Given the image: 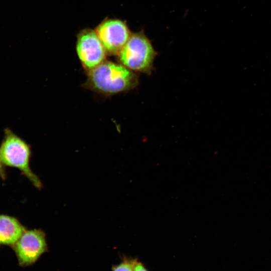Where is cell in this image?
<instances>
[{"instance_id": "30bf717a", "label": "cell", "mask_w": 271, "mask_h": 271, "mask_svg": "<svg viewBox=\"0 0 271 271\" xmlns=\"http://www.w3.org/2000/svg\"><path fill=\"white\" fill-rule=\"evenodd\" d=\"M133 271H148L145 266L140 262L137 261L134 267Z\"/></svg>"}, {"instance_id": "9c48e42d", "label": "cell", "mask_w": 271, "mask_h": 271, "mask_svg": "<svg viewBox=\"0 0 271 271\" xmlns=\"http://www.w3.org/2000/svg\"><path fill=\"white\" fill-rule=\"evenodd\" d=\"M0 177L3 180H5L7 177L5 168L4 164H3L1 160V158H0Z\"/></svg>"}, {"instance_id": "8fae6325", "label": "cell", "mask_w": 271, "mask_h": 271, "mask_svg": "<svg viewBox=\"0 0 271 271\" xmlns=\"http://www.w3.org/2000/svg\"></svg>"}, {"instance_id": "6da1fadb", "label": "cell", "mask_w": 271, "mask_h": 271, "mask_svg": "<svg viewBox=\"0 0 271 271\" xmlns=\"http://www.w3.org/2000/svg\"><path fill=\"white\" fill-rule=\"evenodd\" d=\"M87 72L83 86L105 95L130 90L138 84L137 74L120 63L105 60Z\"/></svg>"}, {"instance_id": "ba28073f", "label": "cell", "mask_w": 271, "mask_h": 271, "mask_svg": "<svg viewBox=\"0 0 271 271\" xmlns=\"http://www.w3.org/2000/svg\"><path fill=\"white\" fill-rule=\"evenodd\" d=\"M137 262L136 259H126L116 266L113 271H133Z\"/></svg>"}, {"instance_id": "277c9868", "label": "cell", "mask_w": 271, "mask_h": 271, "mask_svg": "<svg viewBox=\"0 0 271 271\" xmlns=\"http://www.w3.org/2000/svg\"><path fill=\"white\" fill-rule=\"evenodd\" d=\"M76 52L87 72L106 60L107 52L95 31L85 29L77 36Z\"/></svg>"}, {"instance_id": "3957f363", "label": "cell", "mask_w": 271, "mask_h": 271, "mask_svg": "<svg viewBox=\"0 0 271 271\" xmlns=\"http://www.w3.org/2000/svg\"><path fill=\"white\" fill-rule=\"evenodd\" d=\"M157 53L142 32L131 34L118 54L120 64L134 71L150 74Z\"/></svg>"}, {"instance_id": "5b68a950", "label": "cell", "mask_w": 271, "mask_h": 271, "mask_svg": "<svg viewBox=\"0 0 271 271\" xmlns=\"http://www.w3.org/2000/svg\"><path fill=\"white\" fill-rule=\"evenodd\" d=\"M14 246L19 264L31 265L47 250L45 234L41 229L26 230Z\"/></svg>"}, {"instance_id": "8992f818", "label": "cell", "mask_w": 271, "mask_h": 271, "mask_svg": "<svg viewBox=\"0 0 271 271\" xmlns=\"http://www.w3.org/2000/svg\"><path fill=\"white\" fill-rule=\"evenodd\" d=\"M95 32L107 53L117 55L131 34L123 22L116 19L103 21L96 28Z\"/></svg>"}, {"instance_id": "7a4b0ae2", "label": "cell", "mask_w": 271, "mask_h": 271, "mask_svg": "<svg viewBox=\"0 0 271 271\" xmlns=\"http://www.w3.org/2000/svg\"><path fill=\"white\" fill-rule=\"evenodd\" d=\"M31 156L30 145L11 129L6 128L0 146V158L3 164L18 169L36 188L41 189V181L30 167Z\"/></svg>"}, {"instance_id": "52a82bcc", "label": "cell", "mask_w": 271, "mask_h": 271, "mask_svg": "<svg viewBox=\"0 0 271 271\" xmlns=\"http://www.w3.org/2000/svg\"><path fill=\"white\" fill-rule=\"evenodd\" d=\"M25 227L15 217L0 215V243L13 245L26 231Z\"/></svg>"}]
</instances>
